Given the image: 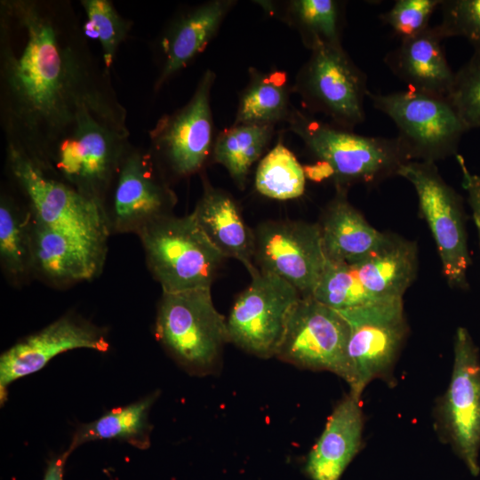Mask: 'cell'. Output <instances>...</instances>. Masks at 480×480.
<instances>
[{
  "instance_id": "cell-25",
  "label": "cell",
  "mask_w": 480,
  "mask_h": 480,
  "mask_svg": "<svg viewBox=\"0 0 480 480\" xmlns=\"http://www.w3.org/2000/svg\"><path fill=\"white\" fill-rule=\"evenodd\" d=\"M32 215L23 202L1 189L0 262L9 282L20 285L32 276Z\"/></svg>"
},
{
  "instance_id": "cell-34",
  "label": "cell",
  "mask_w": 480,
  "mask_h": 480,
  "mask_svg": "<svg viewBox=\"0 0 480 480\" xmlns=\"http://www.w3.org/2000/svg\"><path fill=\"white\" fill-rule=\"evenodd\" d=\"M440 8L443 37L460 36L480 50V0H442Z\"/></svg>"
},
{
  "instance_id": "cell-24",
  "label": "cell",
  "mask_w": 480,
  "mask_h": 480,
  "mask_svg": "<svg viewBox=\"0 0 480 480\" xmlns=\"http://www.w3.org/2000/svg\"><path fill=\"white\" fill-rule=\"evenodd\" d=\"M350 265L375 298L402 300L415 275L416 252L411 243L389 236L380 249Z\"/></svg>"
},
{
  "instance_id": "cell-27",
  "label": "cell",
  "mask_w": 480,
  "mask_h": 480,
  "mask_svg": "<svg viewBox=\"0 0 480 480\" xmlns=\"http://www.w3.org/2000/svg\"><path fill=\"white\" fill-rule=\"evenodd\" d=\"M157 396L152 393L129 405L113 409L97 420L80 425L73 435L68 450L72 452L92 441L117 439L139 449L150 444L149 410Z\"/></svg>"
},
{
  "instance_id": "cell-33",
  "label": "cell",
  "mask_w": 480,
  "mask_h": 480,
  "mask_svg": "<svg viewBox=\"0 0 480 480\" xmlns=\"http://www.w3.org/2000/svg\"><path fill=\"white\" fill-rule=\"evenodd\" d=\"M447 99L468 131L480 128V50L454 73Z\"/></svg>"
},
{
  "instance_id": "cell-8",
  "label": "cell",
  "mask_w": 480,
  "mask_h": 480,
  "mask_svg": "<svg viewBox=\"0 0 480 480\" xmlns=\"http://www.w3.org/2000/svg\"><path fill=\"white\" fill-rule=\"evenodd\" d=\"M292 91L306 108L324 115L336 126L354 131L364 122V100L370 92L367 76L342 46L311 50Z\"/></svg>"
},
{
  "instance_id": "cell-3",
  "label": "cell",
  "mask_w": 480,
  "mask_h": 480,
  "mask_svg": "<svg viewBox=\"0 0 480 480\" xmlns=\"http://www.w3.org/2000/svg\"><path fill=\"white\" fill-rule=\"evenodd\" d=\"M289 129L318 161L332 168L339 185L374 183L409 162L397 137L365 136L292 109Z\"/></svg>"
},
{
  "instance_id": "cell-28",
  "label": "cell",
  "mask_w": 480,
  "mask_h": 480,
  "mask_svg": "<svg viewBox=\"0 0 480 480\" xmlns=\"http://www.w3.org/2000/svg\"><path fill=\"white\" fill-rule=\"evenodd\" d=\"M273 133V125L233 124L215 138L212 159L244 188L252 165L266 150Z\"/></svg>"
},
{
  "instance_id": "cell-32",
  "label": "cell",
  "mask_w": 480,
  "mask_h": 480,
  "mask_svg": "<svg viewBox=\"0 0 480 480\" xmlns=\"http://www.w3.org/2000/svg\"><path fill=\"white\" fill-rule=\"evenodd\" d=\"M85 14L83 30L88 39L99 41L103 66L110 72L117 50L130 33L132 21L122 16L109 0H81Z\"/></svg>"
},
{
  "instance_id": "cell-21",
  "label": "cell",
  "mask_w": 480,
  "mask_h": 480,
  "mask_svg": "<svg viewBox=\"0 0 480 480\" xmlns=\"http://www.w3.org/2000/svg\"><path fill=\"white\" fill-rule=\"evenodd\" d=\"M436 26L401 40L400 44L384 57L388 69L410 90L447 98L454 72L447 60Z\"/></svg>"
},
{
  "instance_id": "cell-36",
  "label": "cell",
  "mask_w": 480,
  "mask_h": 480,
  "mask_svg": "<svg viewBox=\"0 0 480 480\" xmlns=\"http://www.w3.org/2000/svg\"><path fill=\"white\" fill-rule=\"evenodd\" d=\"M457 160L462 173V186L467 192L472 219L480 242V175L472 173L468 169L461 156H457Z\"/></svg>"
},
{
  "instance_id": "cell-35",
  "label": "cell",
  "mask_w": 480,
  "mask_h": 480,
  "mask_svg": "<svg viewBox=\"0 0 480 480\" xmlns=\"http://www.w3.org/2000/svg\"><path fill=\"white\" fill-rule=\"evenodd\" d=\"M442 0H397L380 18L401 40L425 31Z\"/></svg>"
},
{
  "instance_id": "cell-19",
  "label": "cell",
  "mask_w": 480,
  "mask_h": 480,
  "mask_svg": "<svg viewBox=\"0 0 480 480\" xmlns=\"http://www.w3.org/2000/svg\"><path fill=\"white\" fill-rule=\"evenodd\" d=\"M361 396L348 392L334 407L304 466L311 480H340L362 446Z\"/></svg>"
},
{
  "instance_id": "cell-9",
  "label": "cell",
  "mask_w": 480,
  "mask_h": 480,
  "mask_svg": "<svg viewBox=\"0 0 480 480\" xmlns=\"http://www.w3.org/2000/svg\"><path fill=\"white\" fill-rule=\"evenodd\" d=\"M435 425L472 476L480 472V356L468 331L459 327L449 386L435 409Z\"/></svg>"
},
{
  "instance_id": "cell-2",
  "label": "cell",
  "mask_w": 480,
  "mask_h": 480,
  "mask_svg": "<svg viewBox=\"0 0 480 480\" xmlns=\"http://www.w3.org/2000/svg\"><path fill=\"white\" fill-rule=\"evenodd\" d=\"M110 75L105 70L84 92L70 123L34 163L101 208L132 146L127 112L115 92Z\"/></svg>"
},
{
  "instance_id": "cell-10",
  "label": "cell",
  "mask_w": 480,
  "mask_h": 480,
  "mask_svg": "<svg viewBox=\"0 0 480 480\" xmlns=\"http://www.w3.org/2000/svg\"><path fill=\"white\" fill-rule=\"evenodd\" d=\"M215 76L205 70L191 99L162 116L148 132V149L168 181L199 172L212 156L215 139L211 92Z\"/></svg>"
},
{
  "instance_id": "cell-23",
  "label": "cell",
  "mask_w": 480,
  "mask_h": 480,
  "mask_svg": "<svg viewBox=\"0 0 480 480\" xmlns=\"http://www.w3.org/2000/svg\"><path fill=\"white\" fill-rule=\"evenodd\" d=\"M320 225L327 260L354 264L380 249L388 236L372 227L340 190Z\"/></svg>"
},
{
  "instance_id": "cell-4",
  "label": "cell",
  "mask_w": 480,
  "mask_h": 480,
  "mask_svg": "<svg viewBox=\"0 0 480 480\" xmlns=\"http://www.w3.org/2000/svg\"><path fill=\"white\" fill-rule=\"evenodd\" d=\"M155 335L182 368L197 375L216 368L229 342L227 318L216 309L211 288L162 292Z\"/></svg>"
},
{
  "instance_id": "cell-12",
  "label": "cell",
  "mask_w": 480,
  "mask_h": 480,
  "mask_svg": "<svg viewBox=\"0 0 480 480\" xmlns=\"http://www.w3.org/2000/svg\"><path fill=\"white\" fill-rule=\"evenodd\" d=\"M397 175L414 188L448 284L453 288L468 289L470 255L460 196L444 180L434 163L409 161L399 167Z\"/></svg>"
},
{
  "instance_id": "cell-20",
  "label": "cell",
  "mask_w": 480,
  "mask_h": 480,
  "mask_svg": "<svg viewBox=\"0 0 480 480\" xmlns=\"http://www.w3.org/2000/svg\"><path fill=\"white\" fill-rule=\"evenodd\" d=\"M235 4L233 0L208 1L172 20L161 40L163 61L155 91H159L204 51Z\"/></svg>"
},
{
  "instance_id": "cell-1",
  "label": "cell",
  "mask_w": 480,
  "mask_h": 480,
  "mask_svg": "<svg viewBox=\"0 0 480 480\" xmlns=\"http://www.w3.org/2000/svg\"><path fill=\"white\" fill-rule=\"evenodd\" d=\"M105 70L70 1H0L1 125L6 145L33 163Z\"/></svg>"
},
{
  "instance_id": "cell-18",
  "label": "cell",
  "mask_w": 480,
  "mask_h": 480,
  "mask_svg": "<svg viewBox=\"0 0 480 480\" xmlns=\"http://www.w3.org/2000/svg\"><path fill=\"white\" fill-rule=\"evenodd\" d=\"M31 252L32 276L52 286L65 287L100 275L107 247L84 242L32 216Z\"/></svg>"
},
{
  "instance_id": "cell-37",
  "label": "cell",
  "mask_w": 480,
  "mask_h": 480,
  "mask_svg": "<svg viewBox=\"0 0 480 480\" xmlns=\"http://www.w3.org/2000/svg\"><path fill=\"white\" fill-rule=\"evenodd\" d=\"M71 452L67 450L52 456L47 463L43 480H62L66 461Z\"/></svg>"
},
{
  "instance_id": "cell-7",
  "label": "cell",
  "mask_w": 480,
  "mask_h": 480,
  "mask_svg": "<svg viewBox=\"0 0 480 480\" xmlns=\"http://www.w3.org/2000/svg\"><path fill=\"white\" fill-rule=\"evenodd\" d=\"M368 98L396 124L409 161L434 163L455 155L468 132L445 97L408 89L387 94L370 92Z\"/></svg>"
},
{
  "instance_id": "cell-29",
  "label": "cell",
  "mask_w": 480,
  "mask_h": 480,
  "mask_svg": "<svg viewBox=\"0 0 480 480\" xmlns=\"http://www.w3.org/2000/svg\"><path fill=\"white\" fill-rule=\"evenodd\" d=\"M342 3L336 0H292L284 19L300 34L311 51L320 46H342Z\"/></svg>"
},
{
  "instance_id": "cell-15",
  "label": "cell",
  "mask_w": 480,
  "mask_h": 480,
  "mask_svg": "<svg viewBox=\"0 0 480 480\" xmlns=\"http://www.w3.org/2000/svg\"><path fill=\"white\" fill-rule=\"evenodd\" d=\"M348 325L349 392L361 396L374 379L388 375L405 334L402 300L338 311Z\"/></svg>"
},
{
  "instance_id": "cell-38",
  "label": "cell",
  "mask_w": 480,
  "mask_h": 480,
  "mask_svg": "<svg viewBox=\"0 0 480 480\" xmlns=\"http://www.w3.org/2000/svg\"><path fill=\"white\" fill-rule=\"evenodd\" d=\"M306 178L320 182L324 179L333 177L332 168L324 162L317 161L314 164L303 166Z\"/></svg>"
},
{
  "instance_id": "cell-26",
  "label": "cell",
  "mask_w": 480,
  "mask_h": 480,
  "mask_svg": "<svg viewBox=\"0 0 480 480\" xmlns=\"http://www.w3.org/2000/svg\"><path fill=\"white\" fill-rule=\"evenodd\" d=\"M290 87L284 72L250 68V80L241 92L233 124L273 125L288 119Z\"/></svg>"
},
{
  "instance_id": "cell-11",
  "label": "cell",
  "mask_w": 480,
  "mask_h": 480,
  "mask_svg": "<svg viewBox=\"0 0 480 480\" xmlns=\"http://www.w3.org/2000/svg\"><path fill=\"white\" fill-rule=\"evenodd\" d=\"M177 198L148 149L131 146L109 185L102 209L110 234L138 235L171 215Z\"/></svg>"
},
{
  "instance_id": "cell-17",
  "label": "cell",
  "mask_w": 480,
  "mask_h": 480,
  "mask_svg": "<svg viewBox=\"0 0 480 480\" xmlns=\"http://www.w3.org/2000/svg\"><path fill=\"white\" fill-rule=\"evenodd\" d=\"M76 348L105 352L109 343L104 328L74 313H67L17 341L0 356L1 404L11 383L40 371L56 356Z\"/></svg>"
},
{
  "instance_id": "cell-22",
  "label": "cell",
  "mask_w": 480,
  "mask_h": 480,
  "mask_svg": "<svg viewBox=\"0 0 480 480\" xmlns=\"http://www.w3.org/2000/svg\"><path fill=\"white\" fill-rule=\"evenodd\" d=\"M203 195L192 214L212 244L227 257L244 264L250 275L253 263L254 232L244 222L236 201L228 192L203 180Z\"/></svg>"
},
{
  "instance_id": "cell-14",
  "label": "cell",
  "mask_w": 480,
  "mask_h": 480,
  "mask_svg": "<svg viewBox=\"0 0 480 480\" xmlns=\"http://www.w3.org/2000/svg\"><path fill=\"white\" fill-rule=\"evenodd\" d=\"M348 332L340 312L312 296L301 297L290 315L276 356L300 368L328 371L348 384Z\"/></svg>"
},
{
  "instance_id": "cell-31",
  "label": "cell",
  "mask_w": 480,
  "mask_h": 480,
  "mask_svg": "<svg viewBox=\"0 0 480 480\" xmlns=\"http://www.w3.org/2000/svg\"><path fill=\"white\" fill-rule=\"evenodd\" d=\"M312 297L337 311L351 310L386 301L375 298L363 285L350 264L330 260H327Z\"/></svg>"
},
{
  "instance_id": "cell-5",
  "label": "cell",
  "mask_w": 480,
  "mask_h": 480,
  "mask_svg": "<svg viewBox=\"0 0 480 480\" xmlns=\"http://www.w3.org/2000/svg\"><path fill=\"white\" fill-rule=\"evenodd\" d=\"M149 271L162 292L211 288L227 257L212 244L192 212L167 215L137 235Z\"/></svg>"
},
{
  "instance_id": "cell-16",
  "label": "cell",
  "mask_w": 480,
  "mask_h": 480,
  "mask_svg": "<svg viewBox=\"0 0 480 480\" xmlns=\"http://www.w3.org/2000/svg\"><path fill=\"white\" fill-rule=\"evenodd\" d=\"M253 263L312 296L327 264L319 224L269 220L254 230Z\"/></svg>"
},
{
  "instance_id": "cell-6",
  "label": "cell",
  "mask_w": 480,
  "mask_h": 480,
  "mask_svg": "<svg viewBox=\"0 0 480 480\" xmlns=\"http://www.w3.org/2000/svg\"><path fill=\"white\" fill-rule=\"evenodd\" d=\"M5 152L10 181L36 220L84 242L107 247L111 234L98 204L46 174L14 147L6 145Z\"/></svg>"
},
{
  "instance_id": "cell-13",
  "label": "cell",
  "mask_w": 480,
  "mask_h": 480,
  "mask_svg": "<svg viewBox=\"0 0 480 480\" xmlns=\"http://www.w3.org/2000/svg\"><path fill=\"white\" fill-rule=\"evenodd\" d=\"M227 318L228 341L261 358L276 356L301 294L279 276L257 270Z\"/></svg>"
},
{
  "instance_id": "cell-30",
  "label": "cell",
  "mask_w": 480,
  "mask_h": 480,
  "mask_svg": "<svg viewBox=\"0 0 480 480\" xmlns=\"http://www.w3.org/2000/svg\"><path fill=\"white\" fill-rule=\"evenodd\" d=\"M303 166L293 153L279 141L260 162L255 187L261 195L276 200L300 197L305 191Z\"/></svg>"
}]
</instances>
